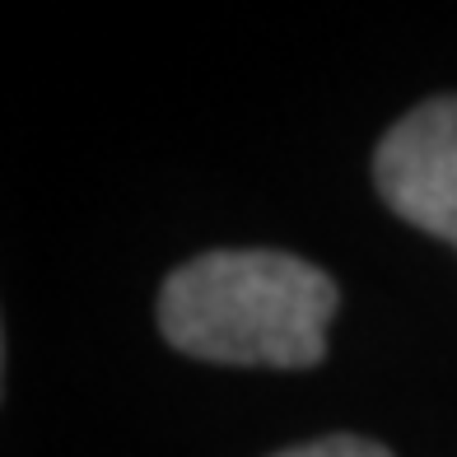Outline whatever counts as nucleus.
<instances>
[{"instance_id":"nucleus-1","label":"nucleus","mask_w":457,"mask_h":457,"mask_svg":"<svg viewBox=\"0 0 457 457\" xmlns=\"http://www.w3.org/2000/svg\"><path fill=\"white\" fill-rule=\"evenodd\" d=\"M337 285L289 253L243 247L178 266L159 295V331L192 360L308 369L327 350Z\"/></svg>"},{"instance_id":"nucleus-2","label":"nucleus","mask_w":457,"mask_h":457,"mask_svg":"<svg viewBox=\"0 0 457 457\" xmlns=\"http://www.w3.org/2000/svg\"><path fill=\"white\" fill-rule=\"evenodd\" d=\"M383 201L415 228L457 247V98H429L373 154Z\"/></svg>"},{"instance_id":"nucleus-3","label":"nucleus","mask_w":457,"mask_h":457,"mask_svg":"<svg viewBox=\"0 0 457 457\" xmlns=\"http://www.w3.org/2000/svg\"><path fill=\"white\" fill-rule=\"evenodd\" d=\"M276 457H392L383 444L373 439H355V434H331V439H318V444H299L289 453H276Z\"/></svg>"}]
</instances>
